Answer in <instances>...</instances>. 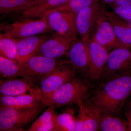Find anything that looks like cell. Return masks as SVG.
<instances>
[{
  "label": "cell",
  "instance_id": "cell-1",
  "mask_svg": "<svg viewBox=\"0 0 131 131\" xmlns=\"http://www.w3.org/2000/svg\"><path fill=\"white\" fill-rule=\"evenodd\" d=\"M111 77L99 87L90 101V105L102 114H118L131 94V69Z\"/></svg>",
  "mask_w": 131,
  "mask_h": 131
},
{
  "label": "cell",
  "instance_id": "cell-2",
  "mask_svg": "<svg viewBox=\"0 0 131 131\" xmlns=\"http://www.w3.org/2000/svg\"><path fill=\"white\" fill-rule=\"evenodd\" d=\"M89 86L84 81L75 76L42 101L45 106L60 107L78 104L86 97Z\"/></svg>",
  "mask_w": 131,
  "mask_h": 131
},
{
  "label": "cell",
  "instance_id": "cell-3",
  "mask_svg": "<svg viewBox=\"0 0 131 131\" xmlns=\"http://www.w3.org/2000/svg\"><path fill=\"white\" fill-rule=\"evenodd\" d=\"M44 106L43 104L25 108L1 106L0 131H25L24 128L40 114Z\"/></svg>",
  "mask_w": 131,
  "mask_h": 131
},
{
  "label": "cell",
  "instance_id": "cell-4",
  "mask_svg": "<svg viewBox=\"0 0 131 131\" xmlns=\"http://www.w3.org/2000/svg\"><path fill=\"white\" fill-rule=\"evenodd\" d=\"M1 34L15 39H21L53 32L50 28L47 17L37 19H25L14 23L1 24Z\"/></svg>",
  "mask_w": 131,
  "mask_h": 131
},
{
  "label": "cell",
  "instance_id": "cell-5",
  "mask_svg": "<svg viewBox=\"0 0 131 131\" xmlns=\"http://www.w3.org/2000/svg\"><path fill=\"white\" fill-rule=\"evenodd\" d=\"M62 64L58 62L56 59L37 54L20 64L19 70L15 77L29 78L40 81Z\"/></svg>",
  "mask_w": 131,
  "mask_h": 131
},
{
  "label": "cell",
  "instance_id": "cell-6",
  "mask_svg": "<svg viewBox=\"0 0 131 131\" xmlns=\"http://www.w3.org/2000/svg\"><path fill=\"white\" fill-rule=\"evenodd\" d=\"M104 3L100 1L84 8L76 15L75 23L77 33L81 40L88 47V44L92 32L96 21L104 8Z\"/></svg>",
  "mask_w": 131,
  "mask_h": 131
},
{
  "label": "cell",
  "instance_id": "cell-7",
  "mask_svg": "<svg viewBox=\"0 0 131 131\" xmlns=\"http://www.w3.org/2000/svg\"><path fill=\"white\" fill-rule=\"evenodd\" d=\"M105 7L96 21L90 38L105 48L108 51L119 47L131 49L118 38L106 15Z\"/></svg>",
  "mask_w": 131,
  "mask_h": 131
},
{
  "label": "cell",
  "instance_id": "cell-8",
  "mask_svg": "<svg viewBox=\"0 0 131 131\" xmlns=\"http://www.w3.org/2000/svg\"><path fill=\"white\" fill-rule=\"evenodd\" d=\"M75 71L72 66L63 63L42 78L40 81V88L42 101L49 98L59 87L74 77Z\"/></svg>",
  "mask_w": 131,
  "mask_h": 131
},
{
  "label": "cell",
  "instance_id": "cell-9",
  "mask_svg": "<svg viewBox=\"0 0 131 131\" xmlns=\"http://www.w3.org/2000/svg\"><path fill=\"white\" fill-rule=\"evenodd\" d=\"M35 80L29 78L15 77L1 80L0 93L1 95L16 96L31 94L42 97L40 88L35 86Z\"/></svg>",
  "mask_w": 131,
  "mask_h": 131
},
{
  "label": "cell",
  "instance_id": "cell-10",
  "mask_svg": "<svg viewBox=\"0 0 131 131\" xmlns=\"http://www.w3.org/2000/svg\"><path fill=\"white\" fill-rule=\"evenodd\" d=\"M76 36H66L54 33L42 45L39 54L53 59L66 56Z\"/></svg>",
  "mask_w": 131,
  "mask_h": 131
},
{
  "label": "cell",
  "instance_id": "cell-11",
  "mask_svg": "<svg viewBox=\"0 0 131 131\" xmlns=\"http://www.w3.org/2000/svg\"><path fill=\"white\" fill-rule=\"evenodd\" d=\"M131 69V49L124 47L114 49L108 53L103 74L112 77Z\"/></svg>",
  "mask_w": 131,
  "mask_h": 131
},
{
  "label": "cell",
  "instance_id": "cell-12",
  "mask_svg": "<svg viewBox=\"0 0 131 131\" xmlns=\"http://www.w3.org/2000/svg\"><path fill=\"white\" fill-rule=\"evenodd\" d=\"M50 28L54 32L66 36H76L75 16L68 12L55 11L46 15Z\"/></svg>",
  "mask_w": 131,
  "mask_h": 131
},
{
  "label": "cell",
  "instance_id": "cell-13",
  "mask_svg": "<svg viewBox=\"0 0 131 131\" xmlns=\"http://www.w3.org/2000/svg\"><path fill=\"white\" fill-rule=\"evenodd\" d=\"M88 51L89 74L93 80H99L104 72L108 57V51L91 38L88 44Z\"/></svg>",
  "mask_w": 131,
  "mask_h": 131
},
{
  "label": "cell",
  "instance_id": "cell-14",
  "mask_svg": "<svg viewBox=\"0 0 131 131\" xmlns=\"http://www.w3.org/2000/svg\"><path fill=\"white\" fill-rule=\"evenodd\" d=\"M50 37L46 33L23 38H14L16 42L18 62L23 63L28 59L39 54L41 46Z\"/></svg>",
  "mask_w": 131,
  "mask_h": 131
},
{
  "label": "cell",
  "instance_id": "cell-15",
  "mask_svg": "<svg viewBox=\"0 0 131 131\" xmlns=\"http://www.w3.org/2000/svg\"><path fill=\"white\" fill-rule=\"evenodd\" d=\"M78 105L79 110L74 131L99 130L100 112L94 106L85 105L83 101L80 102Z\"/></svg>",
  "mask_w": 131,
  "mask_h": 131
},
{
  "label": "cell",
  "instance_id": "cell-16",
  "mask_svg": "<svg viewBox=\"0 0 131 131\" xmlns=\"http://www.w3.org/2000/svg\"><path fill=\"white\" fill-rule=\"evenodd\" d=\"M66 63L72 66L75 71L81 73H89V67L88 47L81 40L77 39L73 42L68 54Z\"/></svg>",
  "mask_w": 131,
  "mask_h": 131
},
{
  "label": "cell",
  "instance_id": "cell-17",
  "mask_svg": "<svg viewBox=\"0 0 131 131\" xmlns=\"http://www.w3.org/2000/svg\"><path fill=\"white\" fill-rule=\"evenodd\" d=\"M39 0H0L2 17H17L34 6Z\"/></svg>",
  "mask_w": 131,
  "mask_h": 131
},
{
  "label": "cell",
  "instance_id": "cell-18",
  "mask_svg": "<svg viewBox=\"0 0 131 131\" xmlns=\"http://www.w3.org/2000/svg\"><path fill=\"white\" fill-rule=\"evenodd\" d=\"M68 0H39L36 5L17 16L16 20L37 19L46 16L50 11L67 2Z\"/></svg>",
  "mask_w": 131,
  "mask_h": 131
},
{
  "label": "cell",
  "instance_id": "cell-19",
  "mask_svg": "<svg viewBox=\"0 0 131 131\" xmlns=\"http://www.w3.org/2000/svg\"><path fill=\"white\" fill-rule=\"evenodd\" d=\"M42 98L31 94H24L16 96H8L1 95V106L25 108L40 105Z\"/></svg>",
  "mask_w": 131,
  "mask_h": 131
},
{
  "label": "cell",
  "instance_id": "cell-20",
  "mask_svg": "<svg viewBox=\"0 0 131 131\" xmlns=\"http://www.w3.org/2000/svg\"><path fill=\"white\" fill-rule=\"evenodd\" d=\"M108 20L112 25L118 38L131 49V25L122 20L114 12L106 11Z\"/></svg>",
  "mask_w": 131,
  "mask_h": 131
},
{
  "label": "cell",
  "instance_id": "cell-21",
  "mask_svg": "<svg viewBox=\"0 0 131 131\" xmlns=\"http://www.w3.org/2000/svg\"><path fill=\"white\" fill-rule=\"evenodd\" d=\"M55 109L56 108L53 106H49L35 120L27 131H57L56 117L57 113Z\"/></svg>",
  "mask_w": 131,
  "mask_h": 131
},
{
  "label": "cell",
  "instance_id": "cell-22",
  "mask_svg": "<svg viewBox=\"0 0 131 131\" xmlns=\"http://www.w3.org/2000/svg\"><path fill=\"white\" fill-rule=\"evenodd\" d=\"M99 130L103 131H127L126 122L108 114H101L99 122Z\"/></svg>",
  "mask_w": 131,
  "mask_h": 131
},
{
  "label": "cell",
  "instance_id": "cell-23",
  "mask_svg": "<svg viewBox=\"0 0 131 131\" xmlns=\"http://www.w3.org/2000/svg\"><path fill=\"white\" fill-rule=\"evenodd\" d=\"M75 112L72 109L59 114H57L56 123L57 131H74L76 119Z\"/></svg>",
  "mask_w": 131,
  "mask_h": 131
},
{
  "label": "cell",
  "instance_id": "cell-24",
  "mask_svg": "<svg viewBox=\"0 0 131 131\" xmlns=\"http://www.w3.org/2000/svg\"><path fill=\"white\" fill-rule=\"evenodd\" d=\"M100 1V0H68L63 5L50 11L47 14L55 11H61L70 13L76 16L81 9Z\"/></svg>",
  "mask_w": 131,
  "mask_h": 131
},
{
  "label": "cell",
  "instance_id": "cell-25",
  "mask_svg": "<svg viewBox=\"0 0 131 131\" xmlns=\"http://www.w3.org/2000/svg\"><path fill=\"white\" fill-rule=\"evenodd\" d=\"M20 63L17 61L0 55V74L4 78L15 77L18 73Z\"/></svg>",
  "mask_w": 131,
  "mask_h": 131
},
{
  "label": "cell",
  "instance_id": "cell-26",
  "mask_svg": "<svg viewBox=\"0 0 131 131\" xmlns=\"http://www.w3.org/2000/svg\"><path fill=\"white\" fill-rule=\"evenodd\" d=\"M0 35L1 55L17 61V51L15 39L4 36L1 34Z\"/></svg>",
  "mask_w": 131,
  "mask_h": 131
},
{
  "label": "cell",
  "instance_id": "cell-27",
  "mask_svg": "<svg viewBox=\"0 0 131 131\" xmlns=\"http://www.w3.org/2000/svg\"><path fill=\"white\" fill-rule=\"evenodd\" d=\"M114 12L120 18L131 21V6H113Z\"/></svg>",
  "mask_w": 131,
  "mask_h": 131
},
{
  "label": "cell",
  "instance_id": "cell-28",
  "mask_svg": "<svg viewBox=\"0 0 131 131\" xmlns=\"http://www.w3.org/2000/svg\"><path fill=\"white\" fill-rule=\"evenodd\" d=\"M131 6V1L129 0H115L111 7L113 6Z\"/></svg>",
  "mask_w": 131,
  "mask_h": 131
},
{
  "label": "cell",
  "instance_id": "cell-29",
  "mask_svg": "<svg viewBox=\"0 0 131 131\" xmlns=\"http://www.w3.org/2000/svg\"><path fill=\"white\" fill-rule=\"evenodd\" d=\"M127 119V131H131V114L126 112V113Z\"/></svg>",
  "mask_w": 131,
  "mask_h": 131
},
{
  "label": "cell",
  "instance_id": "cell-30",
  "mask_svg": "<svg viewBox=\"0 0 131 131\" xmlns=\"http://www.w3.org/2000/svg\"><path fill=\"white\" fill-rule=\"evenodd\" d=\"M102 1L104 4L106 3L111 6L114 4L115 0H102Z\"/></svg>",
  "mask_w": 131,
  "mask_h": 131
},
{
  "label": "cell",
  "instance_id": "cell-31",
  "mask_svg": "<svg viewBox=\"0 0 131 131\" xmlns=\"http://www.w3.org/2000/svg\"><path fill=\"white\" fill-rule=\"evenodd\" d=\"M127 113H129L131 114V101L129 103V106H128V110H127Z\"/></svg>",
  "mask_w": 131,
  "mask_h": 131
},
{
  "label": "cell",
  "instance_id": "cell-32",
  "mask_svg": "<svg viewBox=\"0 0 131 131\" xmlns=\"http://www.w3.org/2000/svg\"><path fill=\"white\" fill-rule=\"evenodd\" d=\"M129 1H131V0H129Z\"/></svg>",
  "mask_w": 131,
  "mask_h": 131
},
{
  "label": "cell",
  "instance_id": "cell-33",
  "mask_svg": "<svg viewBox=\"0 0 131 131\" xmlns=\"http://www.w3.org/2000/svg\"><path fill=\"white\" fill-rule=\"evenodd\" d=\"M130 25H131V24H130Z\"/></svg>",
  "mask_w": 131,
  "mask_h": 131
}]
</instances>
